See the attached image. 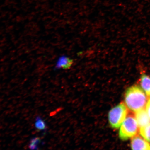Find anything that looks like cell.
<instances>
[{"label": "cell", "instance_id": "cell-5", "mask_svg": "<svg viewBox=\"0 0 150 150\" xmlns=\"http://www.w3.org/2000/svg\"><path fill=\"white\" fill-rule=\"evenodd\" d=\"M135 117L140 128L146 126L150 123V118L146 110L144 108L136 112Z\"/></svg>", "mask_w": 150, "mask_h": 150}, {"label": "cell", "instance_id": "cell-10", "mask_svg": "<svg viewBox=\"0 0 150 150\" xmlns=\"http://www.w3.org/2000/svg\"><path fill=\"white\" fill-rule=\"evenodd\" d=\"M40 142L41 140L39 137H34L30 140L28 147L30 149H38V145Z\"/></svg>", "mask_w": 150, "mask_h": 150}, {"label": "cell", "instance_id": "cell-1", "mask_svg": "<svg viewBox=\"0 0 150 150\" xmlns=\"http://www.w3.org/2000/svg\"><path fill=\"white\" fill-rule=\"evenodd\" d=\"M125 101L128 108L136 112L145 107L147 98L142 89L138 86H134L127 89Z\"/></svg>", "mask_w": 150, "mask_h": 150}, {"label": "cell", "instance_id": "cell-4", "mask_svg": "<svg viewBox=\"0 0 150 150\" xmlns=\"http://www.w3.org/2000/svg\"><path fill=\"white\" fill-rule=\"evenodd\" d=\"M131 147L133 150H150V145L142 137L136 135L131 140Z\"/></svg>", "mask_w": 150, "mask_h": 150}, {"label": "cell", "instance_id": "cell-8", "mask_svg": "<svg viewBox=\"0 0 150 150\" xmlns=\"http://www.w3.org/2000/svg\"><path fill=\"white\" fill-rule=\"evenodd\" d=\"M35 127L38 131H46L47 129L46 122L39 116H38L35 119Z\"/></svg>", "mask_w": 150, "mask_h": 150}, {"label": "cell", "instance_id": "cell-6", "mask_svg": "<svg viewBox=\"0 0 150 150\" xmlns=\"http://www.w3.org/2000/svg\"><path fill=\"white\" fill-rule=\"evenodd\" d=\"M74 64V60L65 55L60 56L56 62L54 69H69Z\"/></svg>", "mask_w": 150, "mask_h": 150}, {"label": "cell", "instance_id": "cell-11", "mask_svg": "<svg viewBox=\"0 0 150 150\" xmlns=\"http://www.w3.org/2000/svg\"><path fill=\"white\" fill-rule=\"evenodd\" d=\"M146 110L147 112L148 115L150 118V99L149 100L146 105Z\"/></svg>", "mask_w": 150, "mask_h": 150}, {"label": "cell", "instance_id": "cell-2", "mask_svg": "<svg viewBox=\"0 0 150 150\" xmlns=\"http://www.w3.org/2000/svg\"><path fill=\"white\" fill-rule=\"evenodd\" d=\"M139 126L136 117L132 115L126 116L121 124L119 131L120 139L123 141L129 139L136 136L139 131Z\"/></svg>", "mask_w": 150, "mask_h": 150}, {"label": "cell", "instance_id": "cell-9", "mask_svg": "<svg viewBox=\"0 0 150 150\" xmlns=\"http://www.w3.org/2000/svg\"><path fill=\"white\" fill-rule=\"evenodd\" d=\"M140 133L145 140L150 142V123L140 128Z\"/></svg>", "mask_w": 150, "mask_h": 150}, {"label": "cell", "instance_id": "cell-7", "mask_svg": "<svg viewBox=\"0 0 150 150\" xmlns=\"http://www.w3.org/2000/svg\"><path fill=\"white\" fill-rule=\"evenodd\" d=\"M140 84L146 94L150 96V78L146 75H142Z\"/></svg>", "mask_w": 150, "mask_h": 150}, {"label": "cell", "instance_id": "cell-3", "mask_svg": "<svg viewBox=\"0 0 150 150\" xmlns=\"http://www.w3.org/2000/svg\"><path fill=\"white\" fill-rule=\"evenodd\" d=\"M128 114V109L123 103L112 108L108 113V121L113 129H118L123 123Z\"/></svg>", "mask_w": 150, "mask_h": 150}]
</instances>
